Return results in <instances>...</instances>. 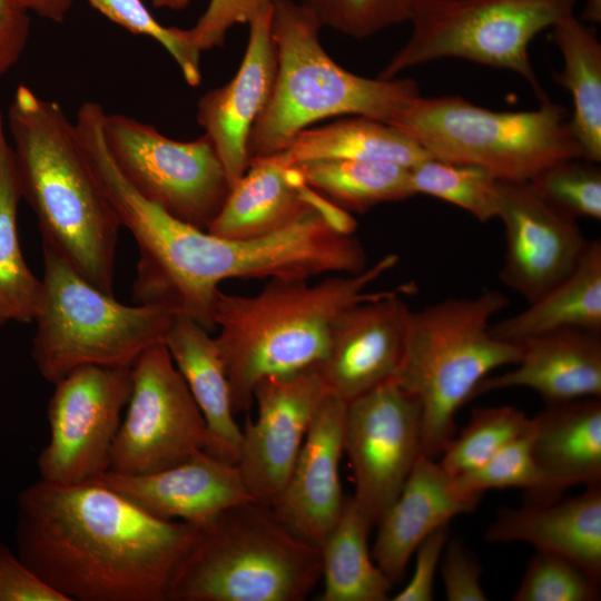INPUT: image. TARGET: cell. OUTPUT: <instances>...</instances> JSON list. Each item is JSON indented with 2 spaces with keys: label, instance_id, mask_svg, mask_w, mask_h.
Masks as SVG:
<instances>
[{
  "label": "cell",
  "instance_id": "16",
  "mask_svg": "<svg viewBox=\"0 0 601 601\" xmlns=\"http://www.w3.org/2000/svg\"><path fill=\"white\" fill-rule=\"evenodd\" d=\"M403 285L347 308L336 321L323 359L316 364L329 395L345 403L397 374L406 343L410 307Z\"/></svg>",
  "mask_w": 601,
  "mask_h": 601
},
{
  "label": "cell",
  "instance_id": "36",
  "mask_svg": "<svg viewBox=\"0 0 601 601\" xmlns=\"http://www.w3.org/2000/svg\"><path fill=\"white\" fill-rule=\"evenodd\" d=\"M453 479L463 493L479 499L489 490L509 487L523 489L526 497L533 495L542 477L532 453V427L477 469Z\"/></svg>",
  "mask_w": 601,
  "mask_h": 601
},
{
  "label": "cell",
  "instance_id": "7",
  "mask_svg": "<svg viewBox=\"0 0 601 601\" xmlns=\"http://www.w3.org/2000/svg\"><path fill=\"white\" fill-rule=\"evenodd\" d=\"M432 158L481 167L501 180H530L548 166L582 158L568 110L495 111L460 96L411 100L390 124Z\"/></svg>",
  "mask_w": 601,
  "mask_h": 601
},
{
  "label": "cell",
  "instance_id": "33",
  "mask_svg": "<svg viewBox=\"0 0 601 601\" xmlns=\"http://www.w3.org/2000/svg\"><path fill=\"white\" fill-rule=\"evenodd\" d=\"M532 417L513 406L479 407L450 441L439 463L452 476L473 471L505 445L528 433Z\"/></svg>",
  "mask_w": 601,
  "mask_h": 601
},
{
  "label": "cell",
  "instance_id": "17",
  "mask_svg": "<svg viewBox=\"0 0 601 601\" xmlns=\"http://www.w3.org/2000/svg\"><path fill=\"white\" fill-rule=\"evenodd\" d=\"M272 8L259 11L248 22V42L235 77L207 91L197 104V121L213 142L230 188L249 166V136L270 98L276 78Z\"/></svg>",
  "mask_w": 601,
  "mask_h": 601
},
{
  "label": "cell",
  "instance_id": "34",
  "mask_svg": "<svg viewBox=\"0 0 601 601\" xmlns=\"http://www.w3.org/2000/svg\"><path fill=\"white\" fill-rule=\"evenodd\" d=\"M552 206L578 219H601V170L582 158L556 161L529 180Z\"/></svg>",
  "mask_w": 601,
  "mask_h": 601
},
{
  "label": "cell",
  "instance_id": "1",
  "mask_svg": "<svg viewBox=\"0 0 601 601\" xmlns=\"http://www.w3.org/2000/svg\"><path fill=\"white\" fill-rule=\"evenodd\" d=\"M197 525L155 516L98 479H39L17 499L21 561L67 601H168Z\"/></svg>",
  "mask_w": 601,
  "mask_h": 601
},
{
  "label": "cell",
  "instance_id": "23",
  "mask_svg": "<svg viewBox=\"0 0 601 601\" xmlns=\"http://www.w3.org/2000/svg\"><path fill=\"white\" fill-rule=\"evenodd\" d=\"M519 344L515 367L483 378L473 397L510 387L531 388L548 404L601 396L600 333L561 328Z\"/></svg>",
  "mask_w": 601,
  "mask_h": 601
},
{
  "label": "cell",
  "instance_id": "47",
  "mask_svg": "<svg viewBox=\"0 0 601 601\" xmlns=\"http://www.w3.org/2000/svg\"><path fill=\"white\" fill-rule=\"evenodd\" d=\"M156 8H168L171 10L185 9L191 0H150Z\"/></svg>",
  "mask_w": 601,
  "mask_h": 601
},
{
  "label": "cell",
  "instance_id": "37",
  "mask_svg": "<svg viewBox=\"0 0 601 601\" xmlns=\"http://www.w3.org/2000/svg\"><path fill=\"white\" fill-rule=\"evenodd\" d=\"M599 584L579 565L556 554L536 551L514 601H595Z\"/></svg>",
  "mask_w": 601,
  "mask_h": 601
},
{
  "label": "cell",
  "instance_id": "11",
  "mask_svg": "<svg viewBox=\"0 0 601 601\" xmlns=\"http://www.w3.org/2000/svg\"><path fill=\"white\" fill-rule=\"evenodd\" d=\"M126 406L108 471L149 474L206 452L204 416L165 343L149 347L131 364Z\"/></svg>",
  "mask_w": 601,
  "mask_h": 601
},
{
  "label": "cell",
  "instance_id": "28",
  "mask_svg": "<svg viewBox=\"0 0 601 601\" xmlns=\"http://www.w3.org/2000/svg\"><path fill=\"white\" fill-rule=\"evenodd\" d=\"M551 39L563 57L555 81L573 98L570 125L584 159L601 160V43L592 26L566 16L552 28Z\"/></svg>",
  "mask_w": 601,
  "mask_h": 601
},
{
  "label": "cell",
  "instance_id": "29",
  "mask_svg": "<svg viewBox=\"0 0 601 601\" xmlns=\"http://www.w3.org/2000/svg\"><path fill=\"white\" fill-rule=\"evenodd\" d=\"M372 526L352 497L333 530L319 545L324 589L321 601H385L393 582L368 550Z\"/></svg>",
  "mask_w": 601,
  "mask_h": 601
},
{
  "label": "cell",
  "instance_id": "14",
  "mask_svg": "<svg viewBox=\"0 0 601 601\" xmlns=\"http://www.w3.org/2000/svg\"><path fill=\"white\" fill-rule=\"evenodd\" d=\"M328 395L312 365L262 378L253 392L256 420L242 428L237 466L250 496L270 505L280 494L307 431Z\"/></svg>",
  "mask_w": 601,
  "mask_h": 601
},
{
  "label": "cell",
  "instance_id": "30",
  "mask_svg": "<svg viewBox=\"0 0 601 601\" xmlns=\"http://www.w3.org/2000/svg\"><path fill=\"white\" fill-rule=\"evenodd\" d=\"M21 199L12 147L0 134V327L31 323L40 311L43 284L21 252L17 213Z\"/></svg>",
  "mask_w": 601,
  "mask_h": 601
},
{
  "label": "cell",
  "instance_id": "46",
  "mask_svg": "<svg viewBox=\"0 0 601 601\" xmlns=\"http://www.w3.org/2000/svg\"><path fill=\"white\" fill-rule=\"evenodd\" d=\"M27 11L22 0H0V14Z\"/></svg>",
  "mask_w": 601,
  "mask_h": 601
},
{
  "label": "cell",
  "instance_id": "27",
  "mask_svg": "<svg viewBox=\"0 0 601 601\" xmlns=\"http://www.w3.org/2000/svg\"><path fill=\"white\" fill-rule=\"evenodd\" d=\"M284 166L315 160H374L412 167L431 156L411 137L368 117L333 121L299 131L280 152L268 156Z\"/></svg>",
  "mask_w": 601,
  "mask_h": 601
},
{
  "label": "cell",
  "instance_id": "31",
  "mask_svg": "<svg viewBox=\"0 0 601 601\" xmlns=\"http://www.w3.org/2000/svg\"><path fill=\"white\" fill-rule=\"evenodd\" d=\"M296 167L305 183L336 206L351 213L414 196L410 167L374 160H315Z\"/></svg>",
  "mask_w": 601,
  "mask_h": 601
},
{
  "label": "cell",
  "instance_id": "9",
  "mask_svg": "<svg viewBox=\"0 0 601 601\" xmlns=\"http://www.w3.org/2000/svg\"><path fill=\"white\" fill-rule=\"evenodd\" d=\"M577 0H414L412 33L378 77L444 58L511 70L542 101L528 48L541 31L573 13Z\"/></svg>",
  "mask_w": 601,
  "mask_h": 601
},
{
  "label": "cell",
  "instance_id": "22",
  "mask_svg": "<svg viewBox=\"0 0 601 601\" xmlns=\"http://www.w3.org/2000/svg\"><path fill=\"white\" fill-rule=\"evenodd\" d=\"M532 420V453L542 485L525 502L548 503L571 486L601 484L600 397L550 403Z\"/></svg>",
  "mask_w": 601,
  "mask_h": 601
},
{
  "label": "cell",
  "instance_id": "35",
  "mask_svg": "<svg viewBox=\"0 0 601 601\" xmlns=\"http://www.w3.org/2000/svg\"><path fill=\"white\" fill-rule=\"evenodd\" d=\"M87 1L110 21L135 35L148 36L159 42L178 65L185 81L191 87L200 83V51L189 41L187 29L162 26L142 0Z\"/></svg>",
  "mask_w": 601,
  "mask_h": 601
},
{
  "label": "cell",
  "instance_id": "38",
  "mask_svg": "<svg viewBox=\"0 0 601 601\" xmlns=\"http://www.w3.org/2000/svg\"><path fill=\"white\" fill-rule=\"evenodd\" d=\"M414 0H303L322 27L356 39L410 21Z\"/></svg>",
  "mask_w": 601,
  "mask_h": 601
},
{
  "label": "cell",
  "instance_id": "8",
  "mask_svg": "<svg viewBox=\"0 0 601 601\" xmlns=\"http://www.w3.org/2000/svg\"><path fill=\"white\" fill-rule=\"evenodd\" d=\"M42 253L43 296L31 357L47 382L55 385L82 365L131 366L142 352L165 343L175 314L121 304L48 246Z\"/></svg>",
  "mask_w": 601,
  "mask_h": 601
},
{
  "label": "cell",
  "instance_id": "24",
  "mask_svg": "<svg viewBox=\"0 0 601 601\" xmlns=\"http://www.w3.org/2000/svg\"><path fill=\"white\" fill-rule=\"evenodd\" d=\"M325 200L296 167L280 165L272 157L255 158L206 231L238 239L266 236L299 220Z\"/></svg>",
  "mask_w": 601,
  "mask_h": 601
},
{
  "label": "cell",
  "instance_id": "44",
  "mask_svg": "<svg viewBox=\"0 0 601 601\" xmlns=\"http://www.w3.org/2000/svg\"><path fill=\"white\" fill-rule=\"evenodd\" d=\"M27 11L52 22H62L68 14L73 0H22Z\"/></svg>",
  "mask_w": 601,
  "mask_h": 601
},
{
  "label": "cell",
  "instance_id": "42",
  "mask_svg": "<svg viewBox=\"0 0 601 601\" xmlns=\"http://www.w3.org/2000/svg\"><path fill=\"white\" fill-rule=\"evenodd\" d=\"M449 524L430 533L416 548L415 565L411 580L392 599L393 601H432L437 565L447 543Z\"/></svg>",
  "mask_w": 601,
  "mask_h": 601
},
{
  "label": "cell",
  "instance_id": "26",
  "mask_svg": "<svg viewBox=\"0 0 601 601\" xmlns=\"http://www.w3.org/2000/svg\"><path fill=\"white\" fill-rule=\"evenodd\" d=\"M601 331V242L588 240L574 267L523 311L490 325L492 335L520 343L543 333Z\"/></svg>",
  "mask_w": 601,
  "mask_h": 601
},
{
  "label": "cell",
  "instance_id": "15",
  "mask_svg": "<svg viewBox=\"0 0 601 601\" xmlns=\"http://www.w3.org/2000/svg\"><path fill=\"white\" fill-rule=\"evenodd\" d=\"M505 233L504 285L531 303L577 264L588 240L577 219L548 203L529 180H501L499 214Z\"/></svg>",
  "mask_w": 601,
  "mask_h": 601
},
{
  "label": "cell",
  "instance_id": "6",
  "mask_svg": "<svg viewBox=\"0 0 601 601\" xmlns=\"http://www.w3.org/2000/svg\"><path fill=\"white\" fill-rule=\"evenodd\" d=\"M509 305L499 290L447 298L412 311L400 370L393 378L420 403L422 455L440 459L455 435L456 413L480 382L514 365L521 345L490 332V321Z\"/></svg>",
  "mask_w": 601,
  "mask_h": 601
},
{
  "label": "cell",
  "instance_id": "32",
  "mask_svg": "<svg viewBox=\"0 0 601 601\" xmlns=\"http://www.w3.org/2000/svg\"><path fill=\"white\" fill-rule=\"evenodd\" d=\"M413 194L453 204L480 221L497 218L500 179L476 166L427 158L410 167Z\"/></svg>",
  "mask_w": 601,
  "mask_h": 601
},
{
  "label": "cell",
  "instance_id": "20",
  "mask_svg": "<svg viewBox=\"0 0 601 601\" xmlns=\"http://www.w3.org/2000/svg\"><path fill=\"white\" fill-rule=\"evenodd\" d=\"M481 499L463 493L439 461L421 455L395 501L382 515L373 548L376 565L394 583L418 544Z\"/></svg>",
  "mask_w": 601,
  "mask_h": 601
},
{
  "label": "cell",
  "instance_id": "19",
  "mask_svg": "<svg viewBox=\"0 0 601 601\" xmlns=\"http://www.w3.org/2000/svg\"><path fill=\"white\" fill-rule=\"evenodd\" d=\"M97 479L155 516L195 525L254 500L237 464L205 451L158 472L127 475L107 471Z\"/></svg>",
  "mask_w": 601,
  "mask_h": 601
},
{
  "label": "cell",
  "instance_id": "25",
  "mask_svg": "<svg viewBox=\"0 0 601 601\" xmlns=\"http://www.w3.org/2000/svg\"><path fill=\"white\" fill-rule=\"evenodd\" d=\"M209 333L195 319L175 315L165 344L204 416L206 452L237 464L242 428L235 421L225 367Z\"/></svg>",
  "mask_w": 601,
  "mask_h": 601
},
{
  "label": "cell",
  "instance_id": "4",
  "mask_svg": "<svg viewBox=\"0 0 601 601\" xmlns=\"http://www.w3.org/2000/svg\"><path fill=\"white\" fill-rule=\"evenodd\" d=\"M321 28L303 2L273 4L277 71L270 98L249 136V161L280 152L299 131L326 118L362 116L390 125L420 96L412 79H373L341 67L324 50Z\"/></svg>",
  "mask_w": 601,
  "mask_h": 601
},
{
  "label": "cell",
  "instance_id": "43",
  "mask_svg": "<svg viewBox=\"0 0 601 601\" xmlns=\"http://www.w3.org/2000/svg\"><path fill=\"white\" fill-rule=\"evenodd\" d=\"M30 33L26 11L0 14V79L18 62Z\"/></svg>",
  "mask_w": 601,
  "mask_h": 601
},
{
  "label": "cell",
  "instance_id": "40",
  "mask_svg": "<svg viewBox=\"0 0 601 601\" xmlns=\"http://www.w3.org/2000/svg\"><path fill=\"white\" fill-rule=\"evenodd\" d=\"M441 574L449 601H485L481 584L482 566L461 540L446 543L441 556Z\"/></svg>",
  "mask_w": 601,
  "mask_h": 601
},
{
  "label": "cell",
  "instance_id": "3",
  "mask_svg": "<svg viewBox=\"0 0 601 601\" xmlns=\"http://www.w3.org/2000/svg\"><path fill=\"white\" fill-rule=\"evenodd\" d=\"M397 262V255L388 254L362 272L332 274L316 284L272 278L253 296L219 290L214 339L234 413L250 408L262 378L318 364L338 317L351 306L378 296L382 290L368 292V287Z\"/></svg>",
  "mask_w": 601,
  "mask_h": 601
},
{
  "label": "cell",
  "instance_id": "41",
  "mask_svg": "<svg viewBox=\"0 0 601 601\" xmlns=\"http://www.w3.org/2000/svg\"><path fill=\"white\" fill-rule=\"evenodd\" d=\"M0 601H67L0 542Z\"/></svg>",
  "mask_w": 601,
  "mask_h": 601
},
{
  "label": "cell",
  "instance_id": "18",
  "mask_svg": "<svg viewBox=\"0 0 601 601\" xmlns=\"http://www.w3.org/2000/svg\"><path fill=\"white\" fill-rule=\"evenodd\" d=\"M346 403L327 395L317 411L280 494L272 504L293 532L319 546L345 506L339 462Z\"/></svg>",
  "mask_w": 601,
  "mask_h": 601
},
{
  "label": "cell",
  "instance_id": "21",
  "mask_svg": "<svg viewBox=\"0 0 601 601\" xmlns=\"http://www.w3.org/2000/svg\"><path fill=\"white\" fill-rule=\"evenodd\" d=\"M484 536L490 543L525 542L565 558L600 583L601 484L565 500L501 508Z\"/></svg>",
  "mask_w": 601,
  "mask_h": 601
},
{
  "label": "cell",
  "instance_id": "48",
  "mask_svg": "<svg viewBox=\"0 0 601 601\" xmlns=\"http://www.w3.org/2000/svg\"><path fill=\"white\" fill-rule=\"evenodd\" d=\"M4 130V124H3V119L0 115V134Z\"/></svg>",
  "mask_w": 601,
  "mask_h": 601
},
{
  "label": "cell",
  "instance_id": "45",
  "mask_svg": "<svg viewBox=\"0 0 601 601\" xmlns=\"http://www.w3.org/2000/svg\"><path fill=\"white\" fill-rule=\"evenodd\" d=\"M582 14L591 20H597L601 17V0H585Z\"/></svg>",
  "mask_w": 601,
  "mask_h": 601
},
{
  "label": "cell",
  "instance_id": "2",
  "mask_svg": "<svg viewBox=\"0 0 601 601\" xmlns=\"http://www.w3.org/2000/svg\"><path fill=\"white\" fill-rule=\"evenodd\" d=\"M8 127L21 198L33 210L48 246L82 277L114 294L120 225L61 106L20 85Z\"/></svg>",
  "mask_w": 601,
  "mask_h": 601
},
{
  "label": "cell",
  "instance_id": "10",
  "mask_svg": "<svg viewBox=\"0 0 601 601\" xmlns=\"http://www.w3.org/2000/svg\"><path fill=\"white\" fill-rule=\"evenodd\" d=\"M102 129L114 162L140 196L174 218L207 230L230 184L206 134L176 140L130 116L108 112Z\"/></svg>",
  "mask_w": 601,
  "mask_h": 601
},
{
  "label": "cell",
  "instance_id": "39",
  "mask_svg": "<svg viewBox=\"0 0 601 601\" xmlns=\"http://www.w3.org/2000/svg\"><path fill=\"white\" fill-rule=\"evenodd\" d=\"M277 0H210L196 24L187 29L191 45L201 51L221 47L230 28L248 23Z\"/></svg>",
  "mask_w": 601,
  "mask_h": 601
},
{
  "label": "cell",
  "instance_id": "5",
  "mask_svg": "<svg viewBox=\"0 0 601 601\" xmlns=\"http://www.w3.org/2000/svg\"><path fill=\"white\" fill-rule=\"evenodd\" d=\"M321 579L319 546L248 500L197 525L168 601H303Z\"/></svg>",
  "mask_w": 601,
  "mask_h": 601
},
{
  "label": "cell",
  "instance_id": "49",
  "mask_svg": "<svg viewBox=\"0 0 601 601\" xmlns=\"http://www.w3.org/2000/svg\"><path fill=\"white\" fill-rule=\"evenodd\" d=\"M442 1H447V0H442ZM414 2V1H413Z\"/></svg>",
  "mask_w": 601,
  "mask_h": 601
},
{
  "label": "cell",
  "instance_id": "13",
  "mask_svg": "<svg viewBox=\"0 0 601 601\" xmlns=\"http://www.w3.org/2000/svg\"><path fill=\"white\" fill-rule=\"evenodd\" d=\"M343 445L355 480L352 499L376 526L422 455L418 401L391 380L347 402Z\"/></svg>",
  "mask_w": 601,
  "mask_h": 601
},
{
  "label": "cell",
  "instance_id": "12",
  "mask_svg": "<svg viewBox=\"0 0 601 601\" xmlns=\"http://www.w3.org/2000/svg\"><path fill=\"white\" fill-rule=\"evenodd\" d=\"M131 391V366L82 365L55 384L47 407L50 436L39 452L41 480L79 483L108 471Z\"/></svg>",
  "mask_w": 601,
  "mask_h": 601
}]
</instances>
